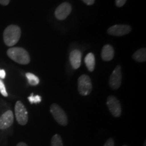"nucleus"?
I'll list each match as a JSON object with an SVG mask.
<instances>
[{
	"label": "nucleus",
	"mask_w": 146,
	"mask_h": 146,
	"mask_svg": "<svg viewBox=\"0 0 146 146\" xmlns=\"http://www.w3.org/2000/svg\"><path fill=\"white\" fill-rule=\"evenodd\" d=\"M21 36V28L17 25H10L3 32V41L7 46L12 47L19 41Z\"/></svg>",
	"instance_id": "obj_1"
},
{
	"label": "nucleus",
	"mask_w": 146,
	"mask_h": 146,
	"mask_svg": "<svg viewBox=\"0 0 146 146\" xmlns=\"http://www.w3.org/2000/svg\"><path fill=\"white\" fill-rule=\"evenodd\" d=\"M7 55L9 58L20 64H28L31 61L28 52L22 47H11L7 51Z\"/></svg>",
	"instance_id": "obj_2"
},
{
	"label": "nucleus",
	"mask_w": 146,
	"mask_h": 146,
	"mask_svg": "<svg viewBox=\"0 0 146 146\" xmlns=\"http://www.w3.org/2000/svg\"><path fill=\"white\" fill-rule=\"evenodd\" d=\"M50 112L56 121L60 125L66 126L68 125V121L66 114L60 106L53 104L50 106Z\"/></svg>",
	"instance_id": "obj_3"
},
{
	"label": "nucleus",
	"mask_w": 146,
	"mask_h": 146,
	"mask_svg": "<svg viewBox=\"0 0 146 146\" xmlns=\"http://www.w3.org/2000/svg\"><path fill=\"white\" fill-rule=\"evenodd\" d=\"M78 90L83 96H88L92 91V83L91 78L86 74H83L78 79Z\"/></svg>",
	"instance_id": "obj_4"
},
{
	"label": "nucleus",
	"mask_w": 146,
	"mask_h": 146,
	"mask_svg": "<svg viewBox=\"0 0 146 146\" xmlns=\"http://www.w3.org/2000/svg\"><path fill=\"white\" fill-rule=\"evenodd\" d=\"M15 115L18 124L25 125L28 123V112L26 108L21 101H18L15 105Z\"/></svg>",
	"instance_id": "obj_5"
},
{
	"label": "nucleus",
	"mask_w": 146,
	"mask_h": 146,
	"mask_svg": "<svg viewBox=\"0 0 146 146\" xmlns=\"http://www.w3.org/2000/svg\"><path fill=\"white\" fill-rule=\"evenodd\" d=\"M106 104L108 109L114 117H120L122 113V108L120 103L116 97L110 96L108 98Z\"/></svg>",
	"instance_id": "obj_6"
},
{
	"label": "nucleus",
	"mask_w": 146,
	"mask_h": 146,
	"mask_svg": "<svg viewBox=\"0 0 146 146\" xmlns=\"http://www.w3.org/2000/svg\"><path fill=\"white\" fill-rule=\"evenodd\" d=\"M122 82V71L121 66L120 65L117 66L114 68L111 76L109 78V85L111 88L114 90H116L119 88Z\"/></svg>",
	"instance_id": "obj_7"
},
{
	"label": "nucleus",
	"mask_w": 146,
	"mask_h": 146,
	"mask_svg": "<svg viewBox=\"0 0 146 146\" xmlns=\"http://www.w3.org/2000/svg\"><path fill=\"white\" fill-rule=\"evenodd\" d=\"M132 29L129 25H115L108 29V33L112 36H123L129 34Z\"/></svg>",
	"instance_id": "obj_8"
},
{
	"label": "nucleus",
	"mask_w": 146,
	"mask_h": 146,
	"mask_svg": "<svg viewBox=\"0 0 146 146\" xmlns=\"http://www.w3.org/2000/svg\"><path fill=\"white\" fill-rule=\"evenodd\" d=\"M72 11V6L68 2L61 3L55 11V16L59 21L65 20Z\"/></svg>",
	"instance_id": "obj_9"
},
{
	"label": "nucleus",
	"mask_w": 146,
	"mask_h": 146,
	"mask_svg": "<svg viewBox=\"0 0 146 146\" xmlns=\"http://www.w3.org/2000/svg\"><path fill=\"white\" fill-rule=\"evenodd\" d=\"M14 123V114L12 111L8 110L0 117V129H6Z\"/></svg>",
	"instance_id": "obj_10"
},
{
	"label": "nucleus",
	"mask_w": 146,
	"mask_h": 146,
	"mask_svg": "<svg viewBox=\"0 0 146 146\" xmlns=\"http://www.w3.org/2000/svg\"><path fill=\"white\" fill-rule=\"evenodd\" d=\"M81 58L82 54L79 50H74L70 52L69 59L73 68L77 69L79 68L81 64Z\"/></svg>",
	"instance_id": "obj_11"
},
{
	"label": "nucleus",
	"mask_w": 146,
	"mask_h": 146,
	"mask_svg": "<svg viewBox=\"0 0 146 146\" xmlns=\"http://www.w3.org/2000/svg\"><path fill=\"white\" fill-rule=\"evenodd\" d=\"M114 56V50L112 45H105L102 50V58L104 61H110Z\"/></svg>",
	"instance_id": "obj_12"
},
{
	"label": "nucleus",
	"mask_w": 146,
	"mask_h": 146,
	"mask_svg": "<svg viewBox=\"0 0 146 146\" xmlns=\"http://www.w3.org/2000/svg\"><path fill=\"white\" fill-rule=\"evenodd\" d=\"M85 63L87 69L90 72H93L96 66V58L93 53H89L85 58Z\"/></svg>",
	"instance_id": "obj_13"
},
{
	"label": "nucleus",
	"mask_w": 146,
	"mask_h": 146,
	"mask_svg": "<svg viewBox=\"0 0 146 146\" xmlns=\"http://www.w3.org/2000/svg\"><path fill=\"white\" fill-rule=\"evenodd\" d=\"M133 58L139 62H143L146 60V50L145 48H141L136 51L133 54Z\"/></svg>",
	"instance_id": "obj_14"
},
{
	"label": "nucleus",
	"mask_w": 146,
	"mask_h": 146,
	"mask_svg": "<svg viewBox=\"0 0 146 146\" xmlns=\"http://www.w3.org/2000/svg\"><path fill=\"white\" fill-rule=\"evenodd\" d=\"M26 76L27 79H28L29 83L32 86H36L39 83V78L33 73L27 72L26 74Z\"/></svg>",
	"instance_id": "obj_15"
},
{
	"label": "nucleus",
	"mask_w": 146,
	"mask_h": 146,
	"mask_svg": "<svg viewBox=\"0 0 146 146\" xmlns=\"http://www.w3.org/2000/svg\"><path fill=\"white\" fill-rule=\"evenodd\" d=\"M51 146H63V141L60 135L56 134L51 140Z\"/></svg>",
	"instance_id": "obj_16"
},
{
	"label": "nucleus",
	"mask_w": 146,
	"mask_h": 146,
	"mask_svg": "<svg viewBox=\"0 0 146 146\" xmlns=\"http://www.w3.org/2000/svg\"><path fill=\"white\" fill-rule=\"evenodd\" d=\"M29 101L31 104H38L41 102V98L39 96H34L33 94H31L28 98Z\"/></svg>",
	"instance_id": "obj_17"
},
{
	"label": "nucleus",
	"mask_w": 146,
	"mask_h": 146,
	"mask_svg": "<svg viewBox=\"0 0 146 146\" xmlns=\"http://www.w3.org/2000/svg\"><path fill=\"white\" fill-rule=\"evenodd\" d=\"M0 93H1V94L4 97L8 96V93H7L5 85L1 79H0Z\"/></svg>",
	"instance_id": "obj_18"
},
{
	"label": "nucleus",
	"mask_w": 146,
	"mask_h": 146,
	"mask_svg": "<svg viewBox=\"0 0 146 146\" xmlns=\"http://www.w3.org/2000/svg\"><path fill=\"white\" fill-rule=\"evenodd\" d=\"M127 0H116V5L118 8L123 7L125 4Z\"/></svg>",
	"instance_id": "obj_19"
},
{
	"label": "nucleus",
	"mask_w": 146,
	"mask_h": 146,
	"mask_svg": "<svg viewBox=\"0 0 146 146\" xmlns=\"http://www.w3.org/2000/svg\"><path fill=\"white\" fill-rule=\"evenodd\" d=\"M104 146H114V141L112 138H110L106 141Z\"/></svg>",
	"instance_id": "obj_20"
},
{
	"label": "nucleus",
	"mask_w": 146,
	"mask_h": 146,
	"mask_svg": "<svg viewBox=\"0 0 146 146\" xmlns=\"http://www.w3.org/2000/svg\"><path fill=\"white\" fill-rule=\"evenodd\" d=\"M5 75H6L5 71L3 70V69H0V79H3V78H5Z\"/></svg>",
	"instance_id": "obj_21"
},
{
	"label": "nucleus",
	"mask_w": 146,
	"mask_h": 146,
	"mask_svg": "<svg viewBox=\"0 0 146 146\" xmlns=\"http://www.w3.org/2000/svg\"><path fill=\"white\" fill-rule=\"evenodd\" d=\"M82 1L88 5H91L95 3V0H82Z\"/></svg>",
	"instance_id": "obj_22"
},
{
	"label": "nucleus",
	"mask_w": 146,
	"mask_h": 146,
	"mask_svg": "<svg viewBox=\"0 0 146 146\" xmlns=\"http://www.w3.org/2000/svg\"><path fill=\"white\" fill-rule=\"evenodd\" d=\"M10 3V0H0V4L3 5H7Z\"/></svg>",
	"instance_id": "obj_23"
},
{
	"label": "nucleus",
	"mask_w": 146,
	"mask_h": 146,
	"mask_svg": "<svg viewBox=\"0 0 146 146\" xmlns=\"http://www.w3.org/2000/svg\"><path fill=\"white\" fill-rule=\"evenodd\" d=\"M16 146H28L27 143H23V142H21V143H18Z\"/></svg>",
	"instance_id": "obj_24"
},
{
	"label": "nucleus",
	"mask_w": 146,
	"mask_h": 146,
	"mask_svg": "<svg viewBox=\"0 0 146 146\" xmlns=\"http://www.w3.org/2000/svg\"><path fill=\"white\" fill-rule=\"evenodd\" d=\"M123 146H127V145H124Z\"/></svg>",
	"instance_id": "obj_25"
}]
</instances>
